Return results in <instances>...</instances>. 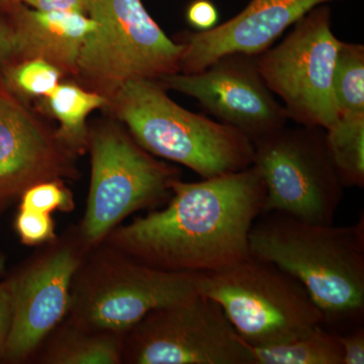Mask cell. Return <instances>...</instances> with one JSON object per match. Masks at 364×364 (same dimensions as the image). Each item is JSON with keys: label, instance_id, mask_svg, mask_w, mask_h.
<instances>
[{"label": "cell", "instance_id": "1", "mask_svg": "<svg viewBox=\"0 0 364 364\" xmlns=\"http://www.w3.org/2000/svg\"><path fill=\"white\" fill-rule=\"evenodd\" d=\"M264 202L253 165L202 181L178 178L166 207L119 225L102 243L158 269L214 272L250 255L249 235Z\"/></svg>", "mask_w": 364, "mask_h": 364}, {"label": "cell", "instance_id": "2", "mask_svg": "<svg viewBox=\"0 0 364 364\" xmlns=\"http://www.w3.org/2000/svg\"><path fill=\"white\" fill-rule=\"evenodd\" d=\"M249 253L298 279L341 333L364 315V217L349 226L315 224L279 213H263L249 235Z\"/></svg>", "mask_w": 364, "mask_h": 364}, {"label": "cell", "instance_id": "3", "mask_svg": "<svg viewBox=\"0 0 364 364\" xmlns=\"http://www.w3.org/2000/svg\"><path fill=\"white\" fill-rule=\"evenodd\" d=\"M107 112L151 155L178 163L203 179L252 165L247 136L210 117L183 109L159 81L134 80L114 93Z\"/></svg>", "mask_w": 364, "mask_h": 364}, {"label": "cell", "instance_id": "4", "mask_svg": "<svg viewBox=\"0 0 364 364\" xmlns=\"http://www.w3.org/2000/svg\"><path fill=\"white\" fill-rule=\"evenodd\" d=\"M198 273L171 272L139 262L102 243L74 275L68 324L124 335L148 313L196 293Z\"/></svg>", "mask_w": 364, "mask_h": 364}, {"label": "cell", "instance_id": "5", "mask_svg": "<svg viewBox=\"0 0 364 364\" xmlns=\"http://www.w3.org/2000/svg\"><path fill=\"white\" fill-rule=\"evenodd\" d=\"M196 291L219 304L251 347L286 343L324 325V315L298 279L250 255L198 273Z\"/></svg>", "mask_w": 364, "mask_h": 364}, {"label": "cell", "instance_id": "6", "mask_svg": "<svg viewBox=\"0 0 364 364\" xmlns=\"http://www.w3.org/2000/svg\"><path fill=\"white\" fill-rule=\"evenodd\" d=\"M95 28L81 49L74 81L111 100L134 80L159 81L178 73L183 45L174 42L142 0H91Z\"/></svg>", "mask_w": 364, "mask_h": 364}, {"label": "cell", "instance_id": "7", "mask_svg": "<svg viewBox=\"0 0 364 364\" xmlns=\"http://www.w3.org/2000/svg\"><path fill=\"white\" fill-rule=\"evenodd\" d=\"M87 150L90 193L78 231L91 249L129 215L170 198L179 170L144 150L119 122H104L90 129Z\"/></svg>", "mask_w": 364, "mask_h": 364}, {"label": "cell", "instance_id": "8", "mask_svg": "<svg viewBox=\"0 0 364 364\" xmlns=\"http://www.w3.org/2000/svg\"><path fill=\"white\" fill-rule=\"evenodd\" d=\"M253 147L252 165L265 186L263 213L334 224L345 188L330 156L325 130L286 126Z\"/></svg>", "mask_w": 364, "mask_h": 364}, {"label": "cell", "instance_id": "9", "mask_svg": "<svg viewBox=\"0 0 364 364\" xmlns=\"http://www.w3.org/2000/svg\"><path fill=\"white\" fill-rule=\"evenodd\" d=\"M293 26L279 45L256 56V64L289 119L326 131L339 117L333 73L341 41L332 31L331 9L315 7Z\"/></svg>", "mask_w": 364, "mask_h": 364}, {"label": "cell", "instance_id": "10", "mask_svg": "<svg viewBox=\"0 0 364 364\" xmlns=\"http://www.w3.org/2000/svg\"><path fill=\"white\" fill-rule=\"evenodd\" d=\"M122 363L255 364L219 304L196 293L151 311L124 335Z\"/></svg>", "mask_w": 364, "mask_h": 364}, {"label": "cell", "instance_id": "11", "mask_svg": "<svg viewBox=\"0 0 364 364\" xmlns=\"http://www.w3.org/2000/svg\"><path fill=\"white\" fill-rule=\"evenodd\" d=\"M47 244L9 279L13 318L2 359L9 363L32 356L66 318L74 275L90 250L78 229Z\"/></svg>", "mask_w": 364, "mask_h": 364}, {"label": "cell", "instance_id": "12", "mask_svg": "<svg viewBox=\"0 0 364 364\" xmlns=\"http://www.w3.org/2000/svg\"><path fill=\"white\" fill-rule=\"evenodd\" d=\"M165 90L195 98L218 121L252 143L287 126L284 105L261 77L256 56L232 54L196 73L171 74L159 80Z\"/></svg>", "mask_w": 364, "mask_h": 364}, {"label": "cell", "instance_id": "13", "mask_svg": "<svg viewBox=\"0 0 364 364\" xmlns=\"http://www.w3.org/2000/svg\"><path fill=\"white\" fill-rule=\"evenodd\" d=\"M76 156L0 78V210L40 182L76 178Z\"/></svg>", "mask_w": 364, "mask_h": 364}, {"label": "cell", "instance_id": "14", "mask_svg": "<svg viewBox=\"0 0 364 364\" xmlns=\"http://www.w3.org/2000/svg\"><path fill=\"white\" fill-rule=\"evenodd\" d=\"M334 1L343 0H251L222 25L182 33L177 41L183 45L179 72L196 73L227 55L257 56L315 7Z\"/></svg>", "mask_w": 364, "mask_h": 364}, {"label": "cell", "instance_id": "15", "mask_svg": "<svg viewBox=\"0 0 364 364\" xmlns=\"http://www.w3.org/2000/svg\"><path fill=\"white\" fill-rule=\"evenodd\" d=\"M6 18L13 26L18 60H46L65 76H74L82 46L95 28L86 14L41 11L23 4Z\"/></svg>", "mask_w": 364, "mask_h": 364}, {"label": "cell", "instance_id": "16", "mask_svg": "<svg viewBox=\"0 0 364 364\" xmlns=\"http://www.w3.org/2000/svg\"><path fill=\"white\" fill-rule=\"evenodd\" d=\"M41 100L46 111L58 122L57 134L62 142L76 155L87 151V117L97 109H107L109 100L76 81H61Z\"/></svg>", "mask_w": 364, "mask_h": 364}, {"label": "cell", "instance_id": "17", "mask_svg": "<svg viewBox=\"0 0 364 364\" xmlns=\"http://www.w3.org/2000/svg\"><path fill=\"white\" fill-rule=\"evenodd\" d=\"M123 339L124 335L88 331L66 323L41 359L51 364H119Z\"/></svg>", "mask_w": 364, "mask_h": 364}, {"label": "cell", "instance_id": "18", "mask_svg": "<svg viewBox=\"0 0 364 364\" xmlns=\"http://www.w3.org/2000/svg\"><path fill=\"white\" fill-rule=\"evenodd\" d=\"M250 348L255 364H343L338 333L324 325L286 343Z\"/></svg>", "mask_w": 364, "mask_h": 364}, {"label": "cell", "instance_id": "19", "mask_svg": "<svg viewBox=\"0 0 364 364\" xmlns=\"http://www.w3.org/2000/svg\"><path fill=\"white\" fill-rule=\"evenodd\" d=\"M326 143L345 188L364 186V114H339Z\"/></svg>", "mask_w": 364, "mask_h": 364}, {"label": "cell", "instance_id": "20", "mask_svg": "<svg viewBox=\"0 0 364 364\" xmlns=\"http://www.w3.org/2000/svg\"><path fill=\"white\" fill-rule=\"evenodd\" d=\"M333 90L339 114H364V47L340 42Z\"/></svg>", "mask_w": 364, "mask_h": 364}, {"label": "cell", "instance_id": "21", "mask_svg": "<svg viewBox=\"0 0 364 364\" xmlns=\"http://www.w3.org/2000/svg\"><path fill=\"white\" fill-rule=\"evenodd\" d=\"M64 77L56 66L40 58L18 60L0 70L4 85L26 102L46 97Z\"/></svg>", "mask_w": 364, "mask_h": 364}, {"label": "cell", "instance_id": "22", "mask_svg": "<svg viewBox=\"0 0 364 364\" xmlns=\"http://www.w3.org/2000/svg\"><path fill=\"white\" fill-rule=\"evenodd\" d=\"M20 200V210H38L46 214H51L54 210L68 213L75 208L70 189L60 179L31 186L21 195Z\"/></svg>", "mask_w": 364, "mask_h": 364}, {"label": "cell", "instance_id": "23", "mask_svg": "<svg viewBox=\"0 0 364 364\" xmlns=\"http://www.w3.org/2000/svg\"><path fill=\"white\" fill-rule=\"evenodd\" d=\"M16 229L21 241L28 246L41 245L57 238L51 215L38 210H18Z\"/></svg>", "mask_w": 364, "mask_h": 364}, {"label": "cell", "instance_id": "24", "mask_svg": "<svg viewBox=\"0 0 364 364\" xmlns=\"http://www.w3.org/2000/svg\"><path fill=\"white\" fill-rule=\"evenodd\" d=\"M338 337L343 351V364H363V326H356L346 331L338 333Z\"/></svg>", "mask_w": 364, "mask_h": 364}, {"label": "cell", "instance_id": "25", "mask_svg": "<svg viewBox=\"0 0 364 364\" xmlns=\"http://www.w3.org/2000/svg\"><path fill=\"white\" fill-rule=\"evenodd\" d=\"M219 14L215 4L210 0H195L186 11V20L198 31H208L217 25Z\"/></svg>", "mask_w": 364, "mask_h": 364}, {"label": "cell", "instance_id": "26", "mask_svg": "<svg viewBox=\"0 0 364 364\" xmlns=\"http://www.w3.org/2000/svg\"><path fill=\"white\" fill-rule=\"evenodd\" d=\"M21 4L41 11L90 14L91 0H21Z\"/></svg>", "mask_w": 364, "mask_h": 364}, {"label": "cell", "instance_id": "27", "mask_svg": "<svg viewBox=\"0 0 364 364\" xmlns=\"http://www.w3.org/2000/svg\"><path fill=\"white\" fill-rule=\"evenodd\" d=\"M13 318V298L9 279L0 282V360L4 356Z\"/></svg>", "mask_w": 364, "mask_h": 364}, {"label": "cell", "instance_id": "28", "mask_svg": "<svg viewBox=\"0 0 364 364\" xmlns=\"http://www.w3.org/2000/svg\"><path fill=\"white\" fill-rule=\"evenodd\" d=\"M18 60V48L13 26L7 18L0 16V70Z\"/></svg>", "mask_w": 364, "mask_h": 364}, {"label": "cell", "instance_id": "29", "mask_svg": "<svg viewBox=\"0 0 364 364\" xmlns=\"http://www.w3.org/2000/svg\"><path fill=\"white\" fill-rule=\"evenodd\" d=\"M21 4V0H0V16L6 18Z\"/></svg>", "mask_w": 364, "mask_h": 364}, {"label": "cell", "instance_id": "30", "mask_svg": "<svg viewBox=\"0 0 364 364\" xmlns=\"http://www.w3.org/2000/svg\"><path fill=\"white\" fill-rule=\"evenodd\" d=\"M4 267H6V262H4V256L0 254V277H1L2 273L4 272Z\"/></svg>", "mask_w": 364, "mask_h": 364}]
</instances>
